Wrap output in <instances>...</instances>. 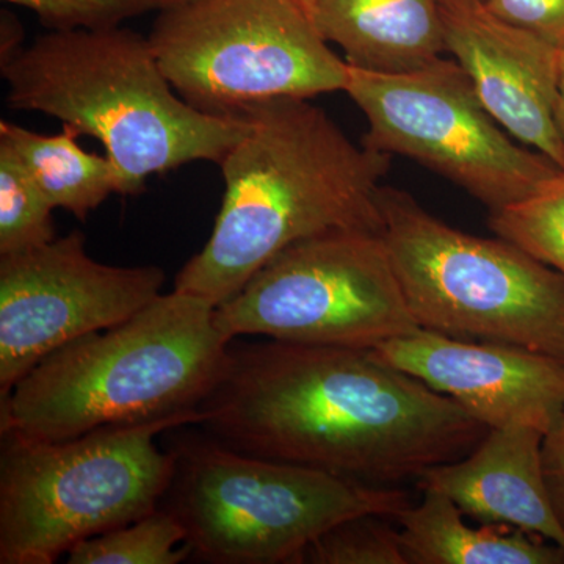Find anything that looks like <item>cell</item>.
I'll use <instances>...</instances> for the list:
<instances>
[{"label": "cell", "mask_w": 564, "mask_h": 564, "mask_svg": "<svg viewBox=\"0 0 564 564\" xmlns=\"http://www.w3.org/2000/svg\"><path fill=\"white\" fill-rule=\"evenodd\" d=\"M199 411L204 433L242 454L369 486H402L477 447L488 426L372 350L234 345Z\"/></svg>", "instance_id": "obj_1"}, {"label": "cell", "mask_w": 564, "mask_h": 564, "mask_svg": "<svg viewBox=\"0 0 564 564\" xmlns=\"http://www.w3.org/2000/svg\"><path fill=\"white\" fill-rule=\"evenodd\" d=\"M243 115L248 131L220 163L225 196L214 231L174 280V291L217 307L300 240L383 232L381 182L392 155L356 144L310 99H272Z\"/></svg>", "instance_id": "obj_2"}, {"label": "cell", "mask_w": 564, "mask_h": 564, "mask_svg": "<svg viewBox=\"0 0 564 564\" xmlns=\"http://www.w3.org/2000/svg\"><path fill=\"white\" fill-rule=\"evenodd\" d=\"M217 306L159 296L132 318L79 337L36 364L0 400V433L57 443L107 429L199 417L234 339Z\"/></svg>", "instance_id": "obj_3"}, {"label": "cell", "mask_w": 564, "mask_h": 564, "mask_svg": "<svg viewBox=\"0 0 564 564\" xmlns=\"http://www.w3.org/2000/svg\"><path fill=\"white\" fill-rule=\"evenodd\" d=\"M11 109L40 111L95 137L120 176V195L151 174L223 159L248 118L212 117L177 95L150 40L129 29L50 32L2 57Z\"/></svg>", "instance_id": "obj_4"}, {"label": "cell", "mask_w": 564, "mask_h": 564, "mask_svg": "<svg viewBox=\"0 0 564 564\" xmlns=\"http://www.w3.org/2000/svg\"><path fill=\"white\" fill-rule=\"evenodd\" d=\"M161 507L187 530L192 556L215 564H299L307 545L352 516L395 519L402 486H369L234 451L209 434H177Z\"/></svg>", "instance_id": "obj_5"}, {"label": "cell", "mask_w": 564, "mask_h": 564, "mask_svg": "<svg viewBox=\"0 0 564 564\" xmlns=\"http://www.w3.org/2000/svg\"><path fill=\"white\" fill-rule=\"evenodd\" d=\"M199 417L107 426L57 443L2 434L0 564H52L158 510L176 470L158 436Z\"/></svg>", "instance_id": "obj_6"}, {"label": "cell", "mask_w": 564, "mask_h": 564, "mask_svg": "<svg viewBox=\"0 0 564 564\" xmlns=\"http://www.w3.org/2000/svg\"><path fill=\"white\" fill-rule=\"evenodd\" d=\"M383 239L423 329L518 345L564 362V276L507 240L452 228L410 193L381 188Z\"/></svg>", "instance_id": "obj_7"}, {"label": "cell", "mask_w": 564, "mask_h": 564, "mask_svg": "<svg viewBox=\"0 0 564 564\" xmlns=\"http://www.w3.org/2000/svg\"><path fill=\"white\" fill-rule=\"evenodd\" d=\"M148 40L177 95L212 117L347 87L348 63L300 0H187L158 13Z\"/></svg>", "instance_id": "obj_8"}, {"label": "cell", "mask_w": 564, "mask_h": 564, "mask_svg": "<svg viewBox=\"0 0 564 564\" xmlns=\"http://www.w3.org/2000/svg\"><path fill=\"white\" fill-rule=\"evenodd\" d=\"M226 336L366 348L421 328L383 232L340 229L285 248L217 307Z\"/></svg>", "instance_id": "obj_9"}, {"label": "cell", "mask_w": 564, "mask_h": 564, "mask_svg": "<svg viewBox=\"0 0 564 564\" xmlns=\"http://www.w3.org/2000/svg\"><path fill=\"white\" fill-rule=\"evenodd\" d=\"M345 93L369 124L362 144L421 163L491 212L521 202L562 170L494 120L456 61L441 57L402 74L348 65Z\"/></svg>", "instance_id": "obj_10"}, {"label": "cell", "mask_w": 564, "mask_h": 564, "mask_svg": "<svg viewBox=\"0 0 564 564\" xmlns=\"http://www.w3.org/2000/svg\"><path fill=\"white\" fill-rule=\"evenodd\" d=\"M163 284L159 267L95 261L80 231L0 256V400L51 352L150 306Z\"/></svg>", "instance_id": "obj_11"}, {"label": "cell", "mask_w": 564, "mask_h": 564, "mask_svg": "<svg viewBox=\"0 0 564 564\" xmlns=\"http://www.w3.org/2000/svg\"><path fill=\"white\" fill-rule=\"evenodd\" d=\"M372 352L489 430L522 425L547 434L564 413V362L529 348L419 328Z\"/></svg>", "instance_id": "obj_12"}, {"label": "cell", "mask_w": 564, "mask_h": 564, "mask_svg": "<svg viewBox=\"0 0 564 564\" xmlns=\"http://www.w3.org/2000/svg\"><path fill=\"white\" fill-rule=\"evenodd\" d=\"M445 50L494 120L564 170L555 122L562 50L496 17L485 0H441Z\"/></svg>", "instance_id": "obj_13"}, {"label": "cell", "mask_w": 564, "mask_h": 564, "mask_svg": "<svg viewBox=\"0 0 564 564\" xmlns=\"http://www.w3.org/2000/svg\"><path fill=\"white\" fill-rule=\"evenodd\" d=\"M544 437L532 426L489 430L470 454L430 467L415 485L444 492L478 524L541 534L564 549V529L545 484Z\"/></svg>", "instance_id": "obj_14"}, {"label": "cell", "mask_w": 564, "mask_h": 564, "mask_svg": "<svg viewBox=\"0 0 564 564\" xmlns=\"http://www.w3.org/2000/svg\"><path fill=\"white\" fill-rule=\"evenodd\" d=\"M311 17L352 68L413 73L447 52L441 0H315Z\"/></svg>", "instance_id": "obj_15"}, {"label": "cell", "mask_w": 564, "mask_h": 564, "mask_svg": "<svg viewBox=\"0 0 564 564\" xmlns=\"http://www.w3.org/2000/svg\"><path fill=\"white\" fill-rule=\"evenodd\" d=\"M422 500L397 516L406 564H564L562 545L541 534L463 521L451 497L423 488Z\"/></svg>", "instance_id": "obj_16"}, {"label": "cell", "mask_w": 564, "mask_h": 564, "mask_svg": "<svg viewBox=\"0 0 564 564\" xmlns=\"http://www.w3.org/2000/svg\"><path fill=\"white\" fill-rule=\"evenodd\" d=\"M80 133L65 126L61 133L41 135L13 122H0V144L24 163L52 209H63L84 221L113 193L120 176L107 155L85 151Z\"/></svg>", "instance_id": "obj_17"}, {"label": "cell", "mask_w": 564, "mask_h": 564, "mask_svg": "<svg viewBox=\"0 0 564 564\" xmlns=\"http://www.w3.org/2000/svg\"><path fill=\"white\" fill-rule=\"evenodd\" d=\"M69 564H177L191 558L187 530L159 507L139 521L82 541L68 552Z\"/></svg>", "instance_id": "obj_18"}, {"label": "cell", "mask_w": 564, "mask_h": 564, "mask_svg": "<svg viewBox=\"0 0 564 564\" xmlns=\"http://www.w3.org/2000/svg\"><path fill=\"white\" fill-rule=\"evenodd\" d=\"M489 228L564 276V170L521 202L492 210Z\"/></svg>", "instance_id": "obj_19"}, {"label": "cell", "mask_w": 564, "mask_h": 564, "mask_svg": "<svg viewBox=\"0 0 564 564\" xmlns=\"http://www.w3.org/2000/svg\"><path fill=\"white\" fill-rule=\"evenodd\" d=\"M52 206L17 154L0 144V256L57 239Z\"/></svg>", "instance_id": "obj_20"}, {"label": "cell", "mask_w": 564, "mask_h": 564, "mask_svg": "<svg viewBox=\"0 0 564 564\" xmlns=\"http://www.w3.org/2000/svg\"><path fill=\"white\" fill-rule=\"evenodd\" d=\"M299 564H406L391 516H352L307 545Z\"/></svg>", "instance_id": "obj_21"}, {"label": "cell", "mask_w": 564, "mask_h": 564, "mask_svg": "<svg viewBox=\"0 0 564 564\" xmlns=\"http://www.w3.org/2000/svg\"><path fill=\"white\" fill-rule=\"evenodd\" d=\"M25 7L50 32L110 31L152 11L172 9L187 0H3Z\"/></svg>", "instance_id": "obj_22"}, {"label": "cell", "mask_w": 564, "mask_h": 564, "mask_svg": "<svg viewBox=\"0 0 564 564\" xmlns=\"http://www.w3.org/2000/svg\"><path fill=\"white\" fill-rule=\"evenodd\" d=\"M496 17L564 47V0H485Z\"/></svg>", "instance_id": "obj_23"}, {"label": "cell", "mask_w": 564, "mask_h": 564, "mask_svg": "<svg viewBox=\"0 0 564 564\" xmlns=\"http://www.w3.org/2000/svg\"><path fill=\"white\" fill-rule=\"evenodd\" d=\"M545 484L564 529V413L554 429L545 434L543 443Z\"/></svg>", "instance_id": "obj_24"}, {"label": "cell", "mask_w": 564, "mask_h": 564, "mask_svg": "<svg viewBox=\"0 0 564 564\" xmlns=\"http://www.w3.org/2000/svg\"><path fill=\"white\" fill-rule=\"evenodd\" d=\"M555 122L564 144V47L560 57L558 93H556Z\"/></svg>", "instance_id": "obj_25"}, {"label": "cell", "mask_w": 564, "mask_h": 564, "mask_svg": "<svg viewBox=\"0 0 564 564\" xmlns=\"http://www.w3.org/2000/svg\"><path fill=\"white\" fill-rule=\"evenodd\" d=\"M300 3H302L304 9L310 11V14L313 13L315 0H300Z\"/></svg>", "instance_id": "obj_26"}]
</instances>
